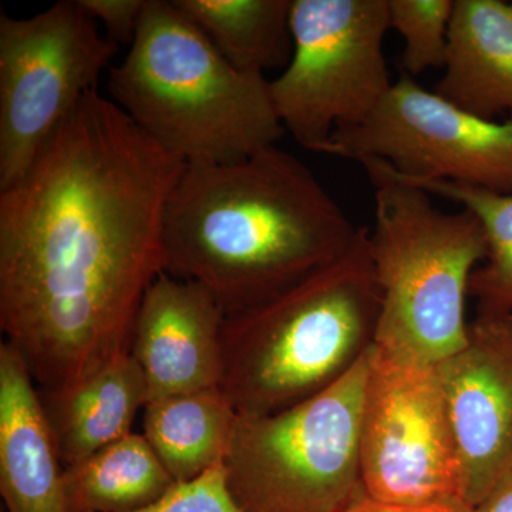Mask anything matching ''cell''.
<instances>
[{"label": "cell", "instance_id": "6da1fadb", "mask_svg": "<svg viewBox=\"0 0 512 512\" xmlns=\"http://www.w3.org/2000/svg\"><path fill=\"white\" fill-rule=\"evenodd\" d=\"M185 163L93 90L0 191V329L37 389L128 355L164 272L168 195Z\"/></svg>", "mask_w": 512, "mask_h": 512}, {"label": "cell", "instance_id": "7a4b0ae2", "mask_svg": "<svg viewBox=\"0 0 512 512\" xmlns=\"http://www.w3.org/2000/svg\"><path fill=\"white\" fill-rule=\"evenodd\" d=\"M357 232L311 168L278 146L185 164L165 204L164 272L204 286L227 318L332 264Z\"/></svg>", "mask_w": 512, "mask_h": 512}, {"label": "cell", "instance_id": "3957f363", "mask_svg": "<svg viewBox=\"0 0 512 512\" xmlns=\"http://www.w3.org/2000/svg\"><path fill=\"white\" fill-rule=\"evenodd\" d=\"M380 305L370 229L362 227L332 264L225 318L221 392L249 419L322 393L375 348Z\"/></svg>", "mask_w": 512, "mask_h": 512}, {"label": "cell", "instance_id": "277c9868", "mask_svg": "<svg viewBox=\"0 0 512 512\" xmlns=\"http://www.w3.org/2000/svg\"><path fill=\"white\" fill-rule=\"evenodd\" d=\"M109 99L185 164H234L276 146L285 128L264 74L239 72L173 0H148Z\"/></svg>", "mask_w": 512, "mask_h": 512}, {"label": "cell", "instance_id": "5b68a950", "mask_svg": "<svg viewBox=\"0 0 512 512\" xmlns=\"http://www.w3.org/2000/svg\"><path fill=\"white\" fill-rule=\"evenodd\" d=\"M360 164L375 191L370 248L382 299L375 348L399 362L439 365L467 343L471 276L487 256L483 225L464 208L440 210L380 160Z\"/></svg>", "mask_w": 512, "mask_h": 512}, {"label": "cell", "instance_id": "8992f818", "mask_svg": "<svg viewBox=\"0 0 512 512\" xmlns=\"http://www.w3.org/2000/svg\"><path fill=\"white\" fill-rule=\"evenodd\" d=\"M373 349L291 409L238 416L225 468L242 512H346L366 494L360 433Z\"/></svg>", "mask_w": 512, "mask_h": 512}, {"label": "cell", "instance_id": "52a82bcc", "mask_svg": "<svg viewBox=\"0 0 512 512\" xmlns=\"http://www.w3.org/2000/svg\"><path fill=\"white\" fill-rule=\"evenodd\" d=\"M293 55L269 82L282 126L322 153L336 131L355 127L392 89L384 36L387 0H292Z\"/></svg>", "mask_w": 512, "mask_h": 512}, {"label": "cell", "instance_id": "ba28073f", "mask_svg": "<svg viewBox=\"0 0 512 512\" xmlns=\"http://www.w3.org/2000/svg\"><path fill=\"white\" fill-rule=\"evenodd\" d=\"M119 45L77 0L32 18L0 16V191L18 183L86 94Z\"/></svg>", "mask_w": 512, "mask_h": 512}, {"label": "cell", "instance_id": "9c48e42d", "mask_svg": "<svg viewBox=\"0 0 512 512\" xmlns=\"http://www.w3.org/2000/svg\"><path fill=\"white\" fill-rule=\"evenodd\" d=\"M360 463L366 494L380 503L473 511L436 366L399 362L373 349Z\"/></svg>", "mask_w": 512, "mask_h": 512}, {"label": "cell", "instance_id": "30bf717a", "mask_svg": "<svg viewBox=\"0 0 512 512\" xmlns=\"http://www.w3.org/2000/svg\"><path fill=\"white\" fill-rule=\"evenodd\" d=\"M323 154L383 161L406 180H447L512 194V120H484L403 74L362 124L336 131Z\"/></svg>", "mask_w": 512, "mask_h": 512}, {"label": "cell", "instance_id": "8fae6325", "mask_svg": "<svg viewBox=\"0 0 512 512\" xmlns=\"http://www.w3.org/2000/svg\"><path fill=\"white\" fill-rule=\"evenodd\" d=\"M436 372L474 510L512 474V315L477 313L464 348Z\"/></svg>", "mask_w": 512, "mask_h": 512}, {"label": "cell", "instance_id": "7c38bea8", "mask_svg": "<svg viewBox=\"0 0 512 512\" xmlns=\"http://www.w3.org/2000/svg\"><path fill=\"white\" fill-rule=\"evenodd\" d=\"M224 320L204 286L158 275L138 309L130 349L146 380L148 402L220 387Z\"/></svg>", "mask_w": 512, "mask_h": 512}, {"label": "cell", "instance_id": "4fadbf2b", "mask_svg": "<svg viewBox=\"0 0 512 512\" xmlns=\"http://www.w3.org/2000/svg\"><path fill=\"white\" fill-rule=\"evenodd\" d=\"M64 466L35 380L0 343V494L8 512H67Z\"/></svg>", "mask_w": 512, "mask_h": 512}, {"label": "cell", "instance_id": "5bb4252c", "mask_svg": "<svg viewBox=\"0 0 512 512\" xmlns=\"http://www.w3.org/2000/svg\"><path fill=\"white\" fill-rule=\"evenodd\" d=\"M433 93L484 120H512V2L454 0L444 74Z\"/></svg>", "mask_w": 512, "mask_h": 512}, {"label": "cell", "instance_id": "9a60e30c", "mask_svg": "<svg viewBox=\"0 0 512 512\" xmlns=\"http://www.w3.org/2000/svg\"><path fill=\"white\" fill-rule=\"evenodd\" d=\"M37 393L64 467L131 434L148 402L146 380L130 353L82 382Z\"/></svg>", "mask_w": 512, "mask_h": 512}, {"label": "cell", "instance_id": "2e32d148", "mask_svg": "<svg viewBox=\"0 0 512 512\" xmlns=\"http://www.w3.org/2000/svg\"><path fill=\"white\" fill-rule=\"evenodd\" d=\"M237 423L227 396L211 387L148 402L143 436L175 483H188L225 464Z\"/></svg>", "mask_w": 512, "mask_h": 512}, {"label": "cell", "instance_id": "e0dca14e", "mask_svg": "<svg viewBox=\"0 0 512 512\" xmlns=\"http://www.w3.org/2000/svg\"><path fill=\"white\" fill-rule=\"evenodd\" d=\"M239 72L286 69L293 55L292 0H173Z\"/></svg>", "mask_w": 512, "mask_h": 512}, {"label": "cell", "instance_id": "ac0fdd59", "mask_svg": "<svg viewBox=\"0 0 512 512\" xmlns=\"http://www.w3.org/2000/svg\"><path fill=\"white\" fill-rule=\"evenodd\" d=\"M67 512H136L174 487L143 434L131 433L64 467Z\"/></svg>", "mask_w": 512, "mask_h": 512}, {"label": "cell", "instance_id": "d6986e66", "mask_svg": "<svg viewBox=\"0 0 512 512\" xmlns=\"http://www.w3.org/2000/svg\"><path fill=\"white\" fill-rule=\"evenodd\" d=\"M390 173L476 215L487 239V256L471 276L470 296L477 299L478 313L512 315V194H497L447 180H406L392 170Z\"/></svg>", "mask_w": 512, "mask_h": 512}, {"label": "cell", "instance_id": "ffe728a7", "mask_svg": "<svg viewBox=\"0 0 512 512\" xmlns=\"http://www.w3.org/2000/svg\"><path fill=\"white\" fill-rule=\"evenodd\" d=\"M387 8L390 29L404 39V74L444 69L454 0H387Z\"/></svg>", "mask_w": 512, "mask_h": 512}, {"label": "cell", "instance_id": "44dd1931", "mask_svg": "<svg viewBox=\"0 0 512 512\" xmlns=\"http://www.w3.org/2000/svg\"><path fill=\"white\" fill-rule=\"evenodd\" d=\"M136 512H242L228 488L225 464L175 484L157 503Z\"/></svg>", "mask_w": 512, "mask_h": 512}, {"label": "cell", "instance_id": "7402d4cb", "mask_svg": "<svg viewBox=\"0 0 512 512\" xmlns=\"http://www.w3.org/2000/svg\"><path fill=\"white\" fill-rule=\"evenodd\" d=\"M90 18L101 23L116 45H131L148 0H77Z\"/></svg>", "mask_w": 512, "mask_h": 512}, {"label": "cell", "instance_id": "603a6c76", "mask_svg": "<svg viewBox=\"0 0 512 512\" xmlns=\"http://www.w3.org/2000/svg\"><path fill=\"white\" fill-rule=\"evenodd\" d=\"M471 512H512V474L504 478Z\"/></svg>", "mask_w": 512, "mask_h": 512}, {"label": "cell", "instance_id": "cb8c5ba5", "mask_svg": "<svg viewBox=\"0 0 512 512\" xmlns=\"http://www.w3.org/2000/svg\"><path fill=\"white\" fill-rule=\"evenodd\" d=\"M346 512H440L429 510H417V508L399 507V505H392L380 503V501L373 500L369 495L365 494L362 498L356 501L352 507Z\"/></svg>", "mask_w": 512, "mask_h": 512}]
</instances>
